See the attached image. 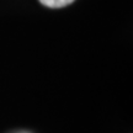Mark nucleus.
<instances>
[{"label":"nucleus","mask_w":133,"mask_h":133,"mask_svg":"<svg viewBox=\"0 0 133 133\" xmlns=\"http://www.w3.org/2000/svg\"><path fill=\"white\" fill-rule=\"evenodd\" d=\"M44 6L48 8H53V9H58V8H64L66 5L71 4L74 0H39Z\"/></svg>","instance_id":"f257e3e1"}]
</instances>
